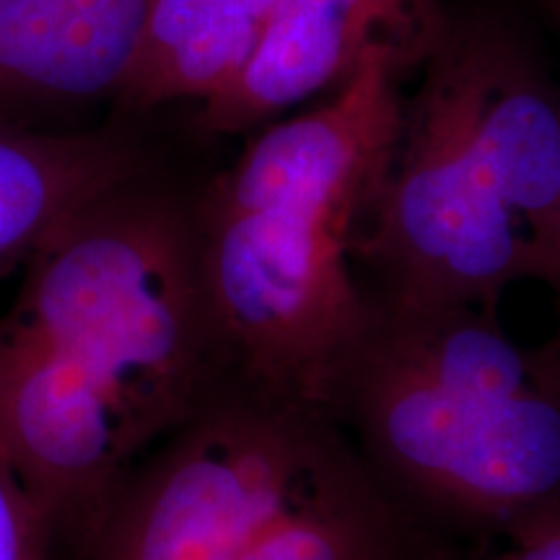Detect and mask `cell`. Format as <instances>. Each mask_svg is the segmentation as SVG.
<instances>
[{"label":"cell","instance_id":"6","mask_svg":"<svg viewBox=\"0 0 560 560\" xmlns=\"http://www.w3.org/2000/svg\"><path fill=\"white\" fill-rule=\"evenodd\" d=\"M153 0H0V120L120 91ZM13 122V120H11Z\"/></svg>","mask_w":560,"mask_h":560},{"label":"cell","instance_id":"11","mask_svg":"<svg viewBox=\"0 0 560 560\" xmlns=\"http://www.w3.org/2000/svg\"><path fill=\"white\" fill-rule=\"evenodd\" d=\"M490 560H560V522L522 537L514 548Z\"/></svg>","mask_w":560,"mask_h":560},{"label":"cell","instance_id":"13","mask_svg":"<svg viewBox=\"0 0 560 560\" xmlns=\"http://www.w3.org/2000/svg\"><path fill=\"white\" fill-rule=\"evenodd\" d=\"M537 5L545 11V16L550 19V24L556 26V32L560 34V0H535Z\"/></svg>","mask_w":560,"mask_h":560},{"label":"cell","instance_id":"12","mask_svg":"<svg viewBox=\"0 0 560 560\" xmlns=\"http://www.w3.org/2000/svg\"><path fill=\"white\" fill-rule=\"evenodd\" d=\"M552 285H556V291L560 296V234H558V260H556V276H552ZM542 355L548 359L550 369L556 371V376L560 380V330H558L556 338H552L548 346L542 348Z\"/></svg>","mask_w":560,"mask_h":560},{"label":"cell","instance_id":"9","mask_svg":"<svg viewBox=\"0 0 560 560\" xmlns=\"http://www.w3.org/2000/svg\"><path fill=\"white\" fill-rule=\"evenodd\" d=\"M278 0H153L117 102L153 109L206 102L255 55Z\"/></svg>","mask_w":560,"mask_h":560},{"label":"cell","instance_id":"2","mask_svg":"<svg viewBox=\"0 0 560 560\" xmlns=\"http://www.w3.org/2000/svg\"><path fill=\"white\" fill-rule=\"evenodd\" d=\"M405 60L395 39L371 42L330 104L265 130L192 210L210 330L234 380L332 408L374 306L353 260L400 132Z\"/></svg>","mask_w":560,"mask_h":560},{"label":"cell","instance_id":"5","mask_svg":"<svg viewBox=\"0 0 560 560\" xmlns=\"http://www.w3.org/2000/svg\"><path fill=\"white\" fill-rule=\"evenodd\" d=\"M73 542L79 560H405L408 522L330 410L226 376Z\"/></svg>","mask_w":560,"mask_h":560},{"label":"cell","instance_id":"8","mask_svg":"<svg viewBox=\"0 0 560 560\" xmlns=\"http://www.w3.org/2000/svg\"><path fill=\"white\" fill-rule=\"evenodd\" d=\"M140 174L143 151L122 132L0 120V270L24 265L62 221Z\"/></svg>","mask_w":560,"mask_h":560},{"label":"cell","instance_id":"4","mask_svg":"<svg viewBox=\"0 0 560 560\" xmlns=\"http://www.w3.org/2000/svg\"><path fill=\"white\" fill-rule=\"evenodd\" d=\"M330 410L402 511L520 540L560 522V380L493 310L374 299Z\"/></svg>","mask_w":560,"mask_h":560},{"label":"cell","instance_id":"3","mask_svg":"<svg viewBox=\"0 0 560 560\" xmlns=\"http://www.w3.org/2000/svg\"><path fill=\"white\" fill-rule=\"evenodd\" d=\"M423 79L366 210L355 260L382 299L486 306L527 278L552 283L560 234V100L514 34L433 24Z\"/></svg>","mask_w":560,"mask_h":560},{"label":"cell","instance_id":"7","mask_svg":"<svg viewBox=\"0 0 560 560\" xmlns=\"http://www.w3.org/2000/svg\"><path fill=\"white\" fill-rule=\"evenodd\" d=\"M410 0H278L268 30L242 73L200 104L198 128L242 132L310 100L359 66L387 37Z\"/></svg>","mask_w":560,"mask_h":560},{"label":"cell","instance_id":"1","mask_svg":"<svg viewBox=\"0 0 560 560\" xmlns=\"http://www.w3.org/2000/svg\"><path fill=\"white\" fill-rule=\"evenodd\" d=\"M132 185L47 236L0 317V439L60 540L229 376L192 213Z\"/></svg>","mask_w":560,"mask_h":560},{"label":"cell","instance_id":"10","mask_svg":"<svg viewBox=\"0 0 560 560\" xmlns=\"http://www.w3.org/2000/svg\"><path fill=\"white\" fill-rule=\"evenodd\" d=\"M60 535L0 439V560H55Z\"/></svg>","mask_w":560,"mask_h":560}]
</instances>
